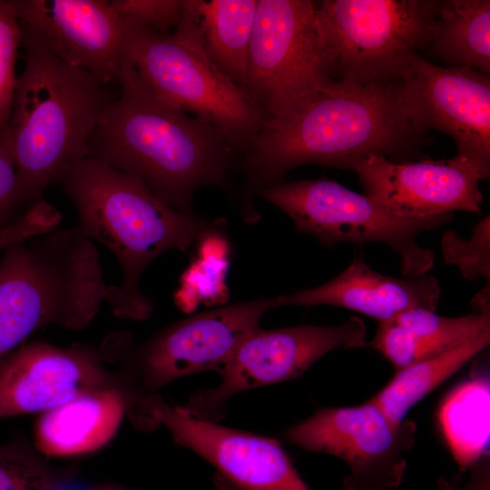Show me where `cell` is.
Instances as JSON below:
<instances>
[{
    "mask_svg": "<svg viewBox=\"0 0 490 490\" xmlns=\"http://www.w3.org/2000/svg\"><path fill=\"white\" fill-rule=\"evenodd\" d=\"M398 82L399 78L368 83L334 81L283 114L269 118L240 156L242 219L258 222L260 215L251 200L255 191L282 182L294 168L350 170L369 155L413 161L426 133L416 129L405 114Z\"/></svg>",
    "mask_w": 490,
    "mask_h": 490,
    "instance_id": "obj_1",
    "label": "cell"
},
{
    "mask_svg": "<svg viewBox=\"0 0 490 490\" xmlns=\"http://www.w3.org/2000/svg\"><path fill=\"white\" fill-rule=\"evenodd\" d=\"M120 94L104 110L89 140V156L142 180L162 201L196 215L202 187L232 191L237 145L210 122L156 96L125 64Z\"/></svg>",
    "mask_w": 490,
    "mask_h": 490,
    "instance_id": "obj_2",
    "label": "cell"
},
{
    "mask_svg": "<svg viewBox=\"0 0 490 490\" xmlns=\"http://www.w3.org/2000/svg\"><path fill=\"white\" fill-rule=\"evenodd\" d=\"M58 182L75 208L76 226L106 247L120 265L122 282L108 286L105 302L121 319L151 316L153 304L139 283L154 260L172 250L186 251L209 232L226 231L224 219L184 214L139 178L90 156L69 165Z\"/></svg>",
    "mask_w": 490,
    "mask_h": 490,
    "instance_id": "obj_3",
    "label": "cell"
},
{
    "mask_svg": "<svg viewBox=\"0 0 490 490\" xmlns=\"http://www.w3.org/2000/svg\"><path fill=\"white\" fill-rule=\"evenodd\" d=\"M21 27L25 64L0 142L34 204L69 165L89 156L91 135L114 98L106 84L57 58L34 31Z\"/></svg>",
    "mask_w": 490,
    "mask_h": 490,
    "instance_id": "obj_4",
    "label": "cell"
},
{
    "mask_svg": "<svg viewBox=\"0 0 490 490\" xmlns=\"http://www.w3.org/2000/svg\"><path fill=\"white\" fill-rule=\"evenodd\" d=\"M125 20V64L160 99L222 131L241 155L268 116L208 55L193 0H186L181 21L170 33Z\"/></svg>",
    "mask_w": 490,
    "mask_h": 490,
    "instance_id": "obj_5",
    "label": "cell"
},
{
    "mask_svg": "<svg viewBox=\"0 0 490 490\" xmlns=\"http://www.w3.org/2000/svg\"><path fill=\"white\" fill-rule=\"evenodd\" d=\"M276 308L274 297L220 306L172 323L142 342L124 330L108 334L99 352L106 364L118 366L126 413L181 377L204 370L219 373L262 316Z\"/></svg>",
    "mask_w": 490,
    "mask_h": 490,
    "instance_id": "obj_6",
    "label": "cell"
},
{
    "mask_svg": "<svg viewBox=\"0 0 490 490\" xmlns=\"http://www.w3.org/2000/svg\"><path fill=\"white\" fill-rule=\"evenodd\" d=\"M284 212L300 233L310 234L325 246L340 242H381L400 258L407 278L426 274L434 252L418 244L419 233L439 228L453 214L411 219L387 211L366 194L328 179L282 181L255 194Z\"/></svg>",
    "mask_w": 490,
    "mask_h": 490,
    "instance_id": "obj_7",
    "label": "cell"
},
{
    "mask_svg": "<svg viewBox=\"0 0 490 490\" xmlns=\"http://www.w3.org/2000/svg\"><path fill=\"white\" fill-rule=\"evenodd\" d=\"M432 0H325L316 20L335 81L397 79L424 51Z\"/></svg>",
    "mask_w": 490,
    "mask_h": 490,
    "instance_id": "obj_8",
    "label": "cell"
},
{
    "mask_svg": "<svg viewBox=\"0 0 490 490\" xmlns=\"http://www.w3.org/2000/svg\"><path fill=\"white\" fill-rule=\"evenodd\" d=\"M309 0H258L244 89L269 118L331 84V66Z\"/></svg>",
    "mask_w": 490,
    "mask_h": 490,
    "instance_id": "obj_9",
    "label": "cell"
},
{
    "mask_svg": "<svg viewBox=\"0 0 490 490\" xmlns=\"http://www.w3.org/2000/svg\"><path fill=\"white\" fill-rule=\"evenodd\" d=\"M367 333L365 323L358 317L331 326L259 327L240 343L219 371V385L193 393L183 407L197 417L218 422L235 395L296 378L332 350L366 347Z\"/></svg>",
    "mask_w": 490,
    "mask_h": 490,
    "instance_id": "obj_10",
    "label": "cell"
},
{
    "mask_svg": "<svg viewBox=\"0 0 490 490\" xmlns=\"http://www.w3.org/2000/svg\"><path fill=\"white\" fill-rule=\"evenodd\" d=\"M416 433L413 420L395 422L369 399L355 407L321 408L285 436L302 449L342 459L348 466L345 490H389L403 480Z\"/></svg>",
    "mask_w": 490,
    "mask_h": 490,
    "instance_id": "obj_11",
    "label": "cell"
},
{
    "mask_svg": "<svg viewBox=\"0 0 490 490\" xmlns=\"http://www.w3.org/2000/svg\"><path fill=\"white\" fill-rule=\"evenodd\" d=\"M398 82L402 109L418 131L436 130L455 142V156L482 180L490 175V76L466 66L434 64L411 55Z\"/></svg>",
    "mask_w": 490,
    "mask_h": 490,
    "instance_id": "obj_12",
    "label": "cell"
},
{
    "mask_svg": "<svg viewBox=\"0 0 490 490\" xmlns=\"http://www.w3.org/2000/svg\"><path fill=\"white\" fill-rule=\"evenodd\" d=\"M130 414L142 430L165 426L175 443L214 466L217 475L240 490H309L275 439L197 417L158 394Z\"/></svg>",
    "mask_w": 490,
    "mask_h": 490,
    "instance_id": "obj_13",
    "label": "cell"
},
{
    "mask_svg": "<svg viewBox=\"0 0 490 490\" xmlns=\"http://www.w3.org/2000/svg\"><path fill=\"white\" fill-rule=\"evenodd\" d=\"M105 364L90 346L22 345L0 361V419L42 414L94 390L122 393L116 372Z\"/></svg>",
    "mask_w": 490,
    "mask_h": 490,
    "instance_id": "obj_14",
    "label": "cell"
},
{
    "mask_svg": "<svg viewBox=\"0 0 490 490\" xmlns=\"http://www.w3.org/2000/svg\"><path fill=\"white\" fill-rule=\"evenodd\" d=\"M19 22L65 64L104 84L125 64L128 23L105 0H13Z\"/></svg>",
    "mask_w": 490,
    "mask_h": 490,
    "instance_id": "obj_15",
    "label": "cell"
},
{
    "mask_svg": "<svg viewBox=\"0 0 490 490\" xmlns=\"http://www.w3.org/2000/svg\"><path fill=\"white\" fill-rule=\"evenodd\" d=\"M370 197L404 218L426 219L456 211H481L482 180L466 161L454 156L445 161L393 162L369 155L351 169Z\"/></svg>",
    "mask_w": 490,
    "mask_h": 490,
    "instance_id": "obj_16",
    "label": "cell"
},
{
    "mask_svg": "<svg viewBox=\"0 0 490 490\" xmlns=\"http://www.w3.org/2000/svg\"><path fill=\"white\" fill-rule=\"evenodd\" d=\"M439 297L438 280L431 275L391 277L374 270L361 257H355L329 281L275 297V303L277 308L334 306L382 322L413 308L436 311Z\"/></svg>",
    "mask_w": 490,
    "mask_h": 490,
    "instance_id": "obj_17",
    "label": "cell"
},
{
    "mask_svg": "<svg viewBox=\"0 0 490 490\" xmlns=\"http://www.w3.org/2000/svg\"><path fill=\"white\" fill-rule=\"evenodd\" d=\"M470 314L450 318L434 310L413 308L378 323L368 343L396 368L458 346L490 330L489 282L471 300Z\"/></svg>",
    "mask_w": 490,
    "mask_h": 490,
    "instance_id": "obj_18",
    "label": "cell"
},
{
    "mask_svg": "<svg viewBox=\"0 0 490 490\" xmlns=\"http://www.w3.org/2000/svg\"><path fill=\"white\" fill-rule=\"evenodd\" d=\"M124 413L125 400L117 389L79 395L42 413L34 430L36 446L56 456L93 451L113 438Z\"/></svg>",
    "mask_w": 490,
    "mask_h": 490,
    "instance_id": "obj_19",
    "label": "cell"
},
{
    "mask_svg": "<svg viewBox=\"0 0 490 490\" xmlns=\"http://www.w3.org/2000/svg\"><path fill=\"white\" fill-rule=\"evenodd\" d=\"M424 51L446 66L490 73V1H431Z\"/></svg>",
    "mask_w": 490,
    "mask_h": 490,
    "instance_id": "obj_20",
    "label": "cell"
},
{
    "mask_svg": "<svg viewBox=\"0 0 490 490\" xmlns=\"http://www.w3.org/2000/svg\"><path fill=\"white\" fill-rule=\"evenodd\" d=\"M257 4L258 0H193L208 55L242 89Z\"/></svg>",
    "mask_w": 490,
    "mask_h": 490,
    "instance_id": "obj_21",
    "label": "cell"
},
{
    "mask_svg": "<svg viewBox=\"0 0 490 490\" xmlns=\"http://www.w3.org/2000/svg\"><path fill=\"white\" fill-rule=\"evenodd\" d=\"M489 343L490 330L398 369L386 387L370 399L391 420L401 422L418 401L483 351Z\"/></svg>",
    "mask_w": 490,
    "mask_h": 490,
    "instance_id": "obj_22",
    "label": "cell"
},
{
    "mask_svg": "<svg viewBox=\"0 0 490 490\" xmlns=\"http://www.w3.org/2000/svg\"><path fill=\"white\" fill-rule=\"evenodd\" d=\"M489 400L488 379L475 377L452 390L440 407L439 422L460 474L486 453Z\"/></svg>",
    "mask_w": 490,
    "mask_h": 490,
    "instance_id": "obj_23",
    "label": "cell"
},
{
    "mask_svg": "<svg viewBox=\"0 0 490 490\" xmlns=\"http://www.w3.org/2000/svg\"><path fill=\"white\" fill-rule=\"evenodd\" d=\"M230 260L195 257L180 277L179 288L173 299L185 313H191L198 306L225 304L230 299L225 283Z\"/></svg>",
    "mask_w": 490,
    "mask_h": 490,
    "instance_id": "obj_24",
    "label": "cell"
},
{
    "mask_svg": "<svg viewBox=\"0 0 490 490\" xmlns=\"http://www.w3.org/2000/svg\"><path fill=\"white\" fill-rule=\"evenodd\" d=\"M444 262L456 266L467 280L490 279V216L474 225L469 238H463L454 230L441 238Z\"/></svg>",
    "mask_w": 490,
    "mask_h": 490,
    "instance_id": "obj_25",
    "label": "cell"
},
{
    "mask_svg": "<svg viewBox=\"0 0 490 490\" xmlns=\"http://www.w3.org/2000/svg\"><path fill=\"white\" fill-rule=\"evenodd\" d=\"M20 44L22 27L14 2L0 0V137L8 126L12 113Z\"/></svg>",
    "mask_w": 490,
    "mask_h": 490,
    "instance_id": "obj_26",
    "label": "cell"
},
{
    "mask_svg": "<svg viewBox=\"0 0 490 490\" xmlns=\"http://www.w3.org/2000/svg\"><path fill=\"white\" fill-rule=\"evenodd\" d=\"M56 486L45 465L20 443L0 446V490H54Z\"/></svg>",
    "mask_w": 490,
    "mask_h": 490,
    "instance_id": "obj_27",
    "label": "cell"
},
{
    "mask_svg": "<svg viewBox=\"0 0 490 490\" xmlns=\"http://www.w3.org/2000/svg\"><path fill=\"white\" fill-rule=\"evenodd\" d=\"M110 3L122 17L161 33H170L180 23L186 0H111Z\"/></svg>",
    "mask_w": 490,
    "mask_h": 490,
    "instance_id": "obj_28",
    "label": "cell"
},
{
    "mask_svg": "<svg viewBox=\"0 0 490 490\" xmlns=\"http://www.w3.org/2000/svg\"><path fill=\"white\" fill-rule=\"evenodd\" d=\"M32 205L9 151L0 142V227L15 220Z\"/></svg>",
    "mask_w": 490,
    "mask_h": 490,
    "instance_id": "obj_29",
    "label": "cell"
},
{
    "mask_svg": "<svg viewBox=\"0 0 490 490\" xmlns=\"http://www.w3.org/2000/svg\"><path fill=\"white\" fill-rule=\"evenodd\" d=\"M216 485L219 490H240L234 485L228 483L225 479L222 477L216 475Z\"/></svg>",
    "mask_w": 490,
    "mask_h": 490,
    "instance_id": "obj_30",
    "label": "cell"
},
{
    "mask_svg": "<svg viewBox=\"0 0 490 490\" xmlns=\"http://www.w3.org/2000/svg\"><path fill=\"white\" fill-rule=\"evenodd\" d=\"M54 490H78L73 487H64V486H55Z\"/></svg>",
    "mask_w": 490,
    "mask_h": 490,
    "instance_id": "obj_31",
    "label": "cell"
}]
</instances>
